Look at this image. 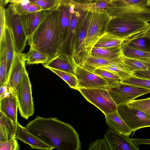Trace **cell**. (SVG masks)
<instances>
[{
	"mask_svg": "<svg viewBox=\"0 0 150 150\" xmlns=\"http://www.w3.org/2000/svg\"><path fill=\"white\" fill-rule=\"evenodd\" d=\"M31 133L42 141L59 150H79L81 143L79 135L68 123L56 117L37 116L26 126Z\"/></svg>",
	"mask_w": 150,
	"mask_h": 150,
	"instance_id": "obj_1",
	"label": "cell"
},
{
	"mask_svg": "<svg viewBox=\"0 0 150 150\" xmlns=\"http://www.w3.org/2000/svg\"><path fill=\"white\" fill-rule=\"evenodd\" d=\"M58 7L47 11L37 28L28 39L30 45L48 55L49 61L59 54L62 45Z\"/></svg>",
	"mask_w": 150,
	"mask_h": 150,
	"instance_id": "obj_2",
	"label": "cell"
},
{
	"mask_svg": "<svg viewBox=\"0 0 150 150\" xmlns=\"http://www.w3.org/2000/svg\"><path fill=\"white\" fill-rule=\"evenodd\" d=\"M150 25L149 22L140 18L123 15L112 17L106 32L125 41L142 33Z\"/></svg>",
	"mask_w": 150,
	"mask_h": 150,
	"instance_id": "obj_3",
	"label": "cell"
},
{
	"mask_svg": "<svg viewBox=\"0 0 150 150\" xmlns=\"http://www.w3.org/2000/svg\"><path fill=\"white\" fill-rule=\"evenodd\" d=\"M111 18L107 11L90 12L86 40V47L88 56L97 42L106 32Z\"/></svg>",
	"mask_w": 150,
	"mask_h": 150,
	"instance_id": "obj_4",
	"label": "cell"
},
{
	"mask_svg": "<svg viewBox=\"0 0 150 150\" xmlns=\"http://www.w3.org/2000/svg\"><path fill=\"white\" fill-rule=\"evenodd\" d=\"M87 101L105 115L117 111L115 103L106 89L79 88L77 89Z\"/></svg>",
	"mask_w": 150,
	"mask_h": 150,
	"instance_id": "obj_5",
	"label": "cell"
},
{
	"mask_svg": "<svg viewBox=\"0 0 150 150\" xmlns=\"http://www.w3.org/2000/svg\"><path fill=\"white\" fill-rule=\"evenodd\" d=\"M113 100L118 106L150 93V90L134 85L120 82L107 88Z\"/></svg>",
	"mask_w": 150,
	"mask_h": 150,
	"instance_id": "obj_6",
	"label": "cell"
},
{
	"mask_svg": "<svg viewBox=\"0 0 150 150\" xmlns=\"http://www.w3.org/2000/svg\"><path fill=\"white\" fill-rule=\"evenodd\" d=\"M117 111L134 133L140 128L150 127V114L126 104L117 106Z\"/></svg>",
	"mask_w": 150,
	"mask_h": 150,
	"instance_id": "obj_7",
	"label": "cell"
},
{
	"mask_svg": "<svg viewBox=\"0 0 150 150\" xmlns=\"http://www.w3.org/2000/svg\"><path fill=\"white\" fill-rule=\"evenodd\" d=\"M16 97L21 116L27 120L34 113L32 88L28 74L25 70Z\"/></svg>",
	"mask_w": 150,
	"mask_h": 150,
	"instance_id": "obj_8",
	"label": "cell"
},
{
	"mask_svg": "<svg viewBox=\"0 0 150 150\" xmlns=\"http://www.w3.org/2000/svg\"><path fill=\"white\" fill-rule=\"evenodd\" d=\"M126 136L109 129L104 135L112 150H139L142 144H150V139H130Z\"/></svg>",
	"mask_w": 150,
	"mask_h": 150,
	"instance_id": "obj_9",
	"label": "cell"
},
{
	"mask_svg": "<svg viewBox=\"0 0 150 150\" xmlns=\"http://www.w3.org/2000/svg\"><path fill=\"white\" fill-rule=\"evenodd\" d=\"M6 10V25L11 31L15 51L22 53L28 37L22 26L20 16L14 13L9 6Z\"/></svg>",
	"mask_w": 150,
	"mask_h": 150,
	"instance_id": "obj_10",
	"label": "cell"
},
{
	"mask_svg": "<svg viewBox=\"0 0 150 150\" xmlns=\"http://www.w3.org/2000/svg\"><path fill=\"white\" fill-rule=\"evenodd\" d=\"M26 54L15 51L7 81L9 91L16 96L25 70Z\"/></svg>",
	"mask_w": 150,
	"mask_h": 150,
	"instance_id": "obj_11",
	"label": "cell"
},
{
	"mask_svg": "<svg viewBox=\"0 0 150 150\" xmlns=\"http://www.w3.org/2000/svg\"><path fill=\"white\" fill-rule=\"evenodd\" d=\"M90 13V12H87L78 25L76 31L74 58L76 64L80 66L88 56L86 47V40L88 30Z\"/></svg>",
	"mask_w": 150,
	"mask_h": 150,
	"instance_id": "obj_12",
	"label": "cell"
},
{
	"mask_svg": "<svg viewBox=\"0 0 150 150\" xmlns=\"http://www.w3.org/2000/svg\"><path fill=\"white\" fill-rule=\"evenodd\" d=\"M75 75L77 80V90L79 88L107 89L108 86L107 82L102 77L77 64Z\"/></svg>",
	"mask_w": 150,
	"mask_h": 150,
	"instance_id": "obj_13",
	"label": "cell"
},
{
	"mask_svg": "<svg viewBox=\"0 0 150 150\" xmlns=\"http://www.w3.org/2000/svg\"><path fill=\"white\" fill-rule=\"evenodd\" d=\"M87 12L78 11L74 10L66 37L62 45L59 53L65 54L74 58L77 29Z\"/></svg>",
	"mask_w": 150,
	"mask_h": 150,
	"instance_id": "obj_14",
	"label": "cell"
},
{
	"mask_svg": "<svg viewBox=\"0 0 150 150\" xmlns=\"http://www.w3.org/2000/svg\"><path fill=\"white\" fill-rule=\"evenodd\" d=\"M76 64L73 57L64 53H59L46 63L43 64L45 68L66 71L74 75Z\"/></svg>",
	"mask_w": 150,
	"mask_h": 150,
	"instance_id": "obj_15",
	"label": "cell"
},
{
	"mask_svg": "<svg viewBox=\"0 0 150 150\" xmlns=\"http://www.w3.org/2000/svg\"><path fill=\"white\" fill-rule=\"evenodd\" d=\"M23 142L28 144L32 149L51 150L53 148L30 132L26 127L18 122L14 137Z\"/></svg>",
	"mask_w": 150,
	"mask_h": 150,
	"instance_id": "obj_16",
	"label": "cell"
},
{
	"mask_svg": "<svg viewBox=\"0 0 150 150\" xmlns=\"http://www.w3.org/2000/svg\"><path fill=\"white\" fill-rule=\"evenodd\" d=\"M18 103L16 96L12 93L0 100V112L10 119L12 122L16 131L17 119Z\"/></svg>",
	"mask_w": 150,
	"mask_h": 150,
	"instance_id": "obj_17",
	"label": "cell"
},
{
	"mask_svg": "<svg viewBox=\"0 0 150 150\" xmlns=\"http://www.w3.org/2000/svg\"><path fill=\"white\" fill-rule=\"evenodd\" d=\"M47 11L42 10L20 16L21 23L28 39L37 28Z\"/></svg>",
	"mask_w": 150,
	"mask_h": 150,
	"instance_id": "obj_18",
	"label": "cell"
},
{
	"mask_svg": "<svg viewBox=\"0 0 150 150\" xmlns=\"http://www.w3.org/2000/svg\"><path fill=\"white\" fill-rule=\"evenodd\" d=\"M108 12L112 17L128 15L150 22V8H146L134 7L109 8Z\"/></svg>",
	"mask_w": 150,
	"mask_h": 150,
	"instance_id": "obj_19",
	"label": "cell"
},
{
	"mask_svg": "<svg viewBox=\"0 0 150 150\" xmlns=\"http://www.w3.org/2000/svg\"><path fill=\"white\" fill-rule=\"evenodd\" d=\"M58 8L60 13L59 25L62 45L66 37L74 9L66 0H62V3Z\"/></svg>",
	"mask_w": 150,
	"mask_h": 150,
	"instance_id": "obj_20",
	"label": "cell"
},
{
	"mask_svg": "<svg viewBox=\"0 0 150 150\" xmlns=\"http://www.w3.org/2000/svg\"><path fill=\"white\" fill-rule=\"evenodd\" d=\"M74 10L78 11L90 12L107 11L112 1L101 0L91 3H84L75 2L72 0H66Z\"/></svg>",
	"mask_w": 150,
	"mask_h": 150,
	"instance_id": "obj_21",
	"label": "cell"
},
{
	"mask_svg": "<svg viewBox=\"0 0 150 150\" xmlns=\"http://www.w3.org/2000/svg\"><path fill=\"white\" fill-rule=\"evenodd\" d=\"M106 123L114 131L129 137L132 132L117 111L105 115Z\"/></svg>",
	"mask_w": 150,
	"mask_h": 150,
	"instance_id": "obj_22",
	"label": "cell"
},
{
	"mask_svg": "<svg viewBox=\"0 0 150 150\" xmlns=\"http://www.w3.org/2000/svg\"><path fill=\"white\" fill-rule=\"evenodd\" d=\"M90 55L107 59L122 60L121 45L106 48L93 47Z\"/></svg>",
	"mask_w": 150,
	"mask_h": 150,
	"instance_id": "obj_23",
	"label": "cell"
},
{
	"mask_svg": "<svg viewBox=\"0 0 150 150\" xmlns=\"http://www.w3.org/2000/svg\"><path fill=\"white\" fill-rule=\"evenodd\" d=\"M122 63V60L105 59L88 55L81 66L88 71L93 72L97 68L104 67L111 64Z\"/></svg>",
	"mask_w": 150,
	"mask_h": 150,
	"instance_id": "obj_24",
	"label": "cell"
},
{
	"mask_svg": "<svg viewBox=\"0 0 150 150\" xmlns=\"http://www.w3.org/2000/svg\"><path fill=\"white\" fill-rule=\"evenodd\" d=\"M16 131L12 121L0 112V142H6L15 137Z\"/></svg>",
	"mask_w": 150,
	"mask_h": 150,
	"instance_id": "obj_25",
	"label": "cell"
},
{
	"mask_svg": "<svg viewBox=\"0 0 150 150\" xmlns=\"http://www.w3.org/2000/svg\"><path fill=\"white\" fill-rule=\"evenodd\" d=\"M9 7L14 13L19 15L43 10L41 7L30 2L29 0H21L16 3H11Z\"/></svg>",
	"mask_w": 150,
	"mask_h": 150,
	"instance_id": "obj_26",
	"label": "cell"
},
{
	"mask_svg": "<svg viewBox=\"0 0 150 150\" xmlns=\"http://www.w3.org/2000/svg\"><path fill=\"white\" fill-rule=\"evenodd\" d=\"M6 71L7 80L15 52L13 35L10 28L6 25L5 31Z\"/></svg>",
	"mask_w": 150,
	"mask_h": 150,
	"instance_id": "obj_27",
	"label": "cell"
},
{
	"mask_svg": "<svg viewBox=\"0 0 150 150\" xmlns=\"http://www.w3.org/2000/svg\"><path fill=\"white\" fill-rule=\"evenodd\" d=\"M122 63L130 72L139 70L150 69V59H134L122 56Z\"/></svg>",
	"mask_w": 150,
	"mask_h": 150,
	"instance_id": "obj_28",
	"label": "cell"
},
{
	"mask_svg": "<svg viewBox=\"0 0 150 150\" xmlns=\"http://www.w3.org/2000/svg\"><path fill=\"white\" fill-rule=\"evenodd\" d=\"M124 40L108 32L104 34L97 42L94 47L106 48L121 45Z\"/></svg>",
	"mask_w": 150,
	"mask_h": 150,
	"instance_id": "obj_29",
	"label": "cell"
},
{
	"mask_svg": "<svg viewBox=\"0 0 150 150\" xmlns=\"http://www.w3.org/2000/svg\"><path fill=\"white\" fill-rule=\"evenodd\" d=\"M148 1L149 0H113L109 8L123 7L149 8L150 6Z\"/></svg>",
	"mask_w": 150,
	"mask_h": 150,
	"instance_id": "obj_30",
	"label": "cell"
},
{
	"mask_svg": "<svg viewBox=\"0 0 150 150\" xmlns=\"http://www.w3.org/2000/svg\"><path fill=\"white\" fill-rule=\"evenodd\" d=\"M26 55V64L27 65L40 63L43 64L47 62L49 60L48 55L41 52L32 45H30V50Z\"/></svg>",
	"mask_w": 150,
	"mask_h": 150,
	"instance_id": "obj_31",
	"label": "cell"
},
{
	"mask_svg": "<svg viewBox=\"0 0 150 150\" xmlns=\"http://www.w3.org/2000/svg\"><path fill=\"white\" fill-rule=\"evenodd\" d=\"M122 56L131 58L145 59H150V52L131 47L123 42L121 45Z\"/></svg>",
	"mask_w": 150,
	"mask_h": 150,
	"instance_id": "obj_32",
	"label": "cell"
},
{
	"mask_svg": "<svg viewBox=\"0 0 150 150\" xmlns=\"http://www.w3.org/2000/svg\"><path fill=\"white\" fill-rule=\"evenodd\" d=\"M123 42L131 47L150 52V37H139Z\"/></svg>",
	"mask_w": 150,
	"mask_h": 150,
	"instance_id": "obj_33",
	"label": "cell"
},
{
	"mask_svg": "<svg viewBox=\"0 0 150 150\" xmlns=\"http://www.w3.org/2000/svg\"><path fill=\"white\" fill-rule=\"evenodd\" d=\"M93 72L101 77L106 81L108 84L107 88L116 85L122 80L120 77L112 72L100 68L96 69Z\"/></svg>",
	"mask_w": 150,
	"mask_h": 150,
	"instance_id": "obj_34",
	"label": "cell"
},
{
	"mask_svg": "<svg viewBox=\"0 0 150 150\" xmlns=\"http://www.w3.org/2000/svg\"><path fill=\"white\" fill-rule=\"evenodd\" d=\"M99 68L112 72L120 77L122 80L132 76V73L126 68L123 63L111 64Z\"/></svg>",
	"mask_w": 150,
	"mask_h": 150,
	"instance_id": "obj_35",
	"label": "cell"
},
{
	"mask_svg": "<svg viewBox=\"0 0 150 150\" xmlns=\"http://www.w3.org/2000/svg\"><path fill=\"white\" fill-rule=\"evenodd\" d=\"M48 69L60 77L71 88L77 90V80L75 75L67 72L53 69L49 68Z\"/></svg>",
	"mask_w": 150,
	"mask_h": 150,
	"instance_id": "obj_36",
	"label": "cell"
},
{
	"mask_svg": "<svg viewBox=\"0 0 150 150\" xmlns=\"http://www.w3.org/2000/svg\"><path fill=\"white\" fill-rule=\"evenodd\" d=\"M6 59L5 43L0 46V85L6 83Z\"/></svg>",
	"mask_w": 150,
	"mask_h": 150,
	"instance_id": "obj_37",
	"label": "cell"
},
{
	"mask_svg": "<svg viewBox=\"0 0 150 150\" xmlns=\"http://www.w3.org/2000/svg\"><path fill=\"white\" fill-rule=\"evenodd\" d=\"M126 104L130 108L139 109L150 114V97L144 99L134 100Z\"/></svg>",
	"mask_w": 150,
	"mask_h": 150,
	"instance_id": "obj_38",
	"label": "cell"
},
{
	"mask_svg": "<svg viewBox=\"0 0 150 150\" xmlns=\"http://www.w3.org/2000/svg\"><path fill=\"white\" fill-rule=\"evenodd\" d=\"M29 1L41 7L43 10L49 11L59 6L62 0H29Z\"/></svg>",
	"mask_w": 150,
	"mask_h": 150,
	"instance_id": "obj_39",
	"label": "cell"
},
{
	"mask_svg": "<svg viewBox=\"0 0 150 150\" xmlns=\"http://www.w3.org/2000/svg\"><path fill=\"white\" fill-rule=\"evenodd\" d=\"M120 82L150 90V80L146 79L139 78L131 76L127 79L121 80Z\"/></svg>",
	"mask_w": 150,
	"mask_h": 150,
	"instance_id": "obj_40",
	"label": "cell"
},
{
	"mask_svg": "<svg viewBox=\"0 0 150 150\" xmlns=\"http://www.w3.org/2000/svg\"><path fill=\"white\" fill-rule=\"evenodd\" d=\"M6 10L4 7L0 6V45L5 42V31L6 27Z\"/></svg>",
	"mask_w": 150,
	"mask_h": 150,
	"instance_id": "obj_41",
	"label": "cell"
},
{
	"mask_svg": "<svg viewBox=\"0 0 150 150\" xmlns=\"http://www.w3.org/2000/svg\"><path fill=\"white\" fill-rule=\"evenodd\" d=\"M88 150H112L108 140L104 137L103 139H98L91 143Z\"/></svg>",
	"mask_w": 150,
	"mask_h": 150,
	"instance_id": "obj_42",
	"label": "cell"
},
{
	"mask_svg": "<svg viewBox=\"0 0 150 150\" xmlns=\"http://www.w3.org/2000/svg\"><path fill=\"white\" fill-rule=\"evenodd\" d=\"M15 137L6 142H0V150H19V145Z\"/></svg>",
	"mask_w": 150,
	"mask_h": 150,
	"instance_id": "obj_43",
	"label": "cell"
},
{
	"mask_svg": "<svg viewBox=\"0 0 150 150\" xmlns=\"http://www.w3.org/2000/svg\"><path fill=\"white\" fill-rule=\"evenodd\" d=\"M132 76L137 78L150 80V69L134 71L132 72Z\"/></svg>",
	"mask_w": 150,
	"mask_h": 150,
	"instance_id": "obj_44",
	"label": "cell"
},
{
	"mask_svg": "<svg viewBox=\"0 0 150 150\" xmlns=\"http://www.w3.org/2000/svg\"><path fill=\"white\" fill-rule=\"evenodd\" d=\"M142 36L150 37V25L143 31L136 35L129 40L136 38L138 37Z\"/></svg>",
	"mask_w": 150,
	"mask_h": 150,
	"instance_id": "obj_45",
	"label": "cell"
},
{
	"mask_svg": "<svg viewBox=\"0 0 150 150\" xmlns=\"http://www.w3.org/2000/svg\"><path fill=\"white\" fill-rule=\"evenodd\" d=\"M8 90H9V89L8 87V82L7 81L4 84L0 86V95H1L4 92Z\"/></svg>",
	"mask_w": 150,
	"mask_h": 150,
	"instance_id": "obj_46",
	"label": "cell"
},
{
	"mask_svg": "<svg viewBox=\"0 0 150 150\" xmlns=\"http://www.w3.org/2000/svg\"><path fill=\"white\" fill-rule=\"evenodd\" d=\"M21 0H7L6 3V5L8 3H14L18 2Z\"/></svg>",
	"mask_w": 150,
	"mask_h": 150,
	"instance_id": "obj_47",
	"label": "cell"
},
{
	"mask_svg": "<svg viewBox=\"0 0 150 150\" xmlns=\"http://www.w3.org/2000/svg\"><path fill=\"white\" fill-rule=\"evenodd\" d=\"M7 0H0V5L4 7L6 5V3Z\"/></svg>",
	"mask_w": 150,
	"mask_h": 150,
	"instance_id": "obj_48",
	"label": "cell"
},
{
	"mask_svg": "<svg viewBox=\"0 0 150 150\" xmlns=\"http://www.w3.org/2000/svg\"><path fill=\"white\" fill-rule=\"evenodd\" d=\"M88 0V1H96L101 0Z\"/></svg>",
	"mask_w": 150,
	"mask_h": 150,
	"instance_id": "obj_49",
	"label": "cell"
},
{
	"mask_svg": "<svg viewBox=\"0 0 150 150\" xmlns=\"http://www.w3.org/2000/svg\"><path fill=\"white\" fill-rule=\"evenodd\" d=\"M148 4L150 6V0H149Z\"/></svg>",
	"mask_w": 150,
	"mask_h": 150,
	"instance_id": "obj_50",
	"label": "cell"
},
{
	"mask_svg": "<svg viewBox=\"0 0 150 150\" xmlns=\"http://www.w3.org/2000/svg\"><path fill=\"white\" fill-rule=\"evenodd\" d=\"M105 1H112L113 0H104Z\"/></svg>",
	"mask_w": 150,
	"mask_h": 150,
	"instance_id": "obj_51",
	"label": "cell"
}]
</instances>
